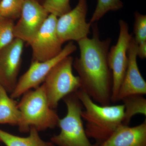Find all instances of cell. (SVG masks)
Masks as SVG:
<instances>
[{"label": "cell", "instance_id": "cell-1", "mask_svg": "<svg viewBox=\"0 0 146 146\" xmlns=\"http://www.w3.org/2000/svg\"><path fill=\"white\" fill-rule=\"evenodd\" d=\"M93 36L78 42L80 56L73 61V67L78 74L81 87L98 104L110 105L112 97V78L108 56L110 38L101 40L97 23L92 24Z\"/></svg>", "mask_w": 146, "mask_h": 146}, {"label": "cell", "instance_id": "cell-2", "mask_svg": "<svg viewBox=\"0 0 146 146\" xmlns=\"http://www.w3.org/2000/svg\"><path fill=\"white\" fill-rule=\"evenodd\" d=\"M75 94L84 108L81 116L86 122L84 128L86 135L96 141V145L106 141L123 125V105H100L81 90L79 89Z\"/></svg>", "mask_w": 146, "mask_h": 146}, {"label": "cell", "instance_id": "cell-3", "mask_svg": "<svg viewBox=\"0 0 146 146\" xmlns=\"http://www.w3.org/2000/svg\"><path fill=\"white\" fill-rule=\"evenodd\" d=\"M18 103L22 116L19 130L29 132L34 127L38 131H43L57 126L59 117L54 109L50 107L43 84L34 90L27 91Z\"/></svg>", "mask_w": 146, "mask_h": 146}, {"label": "cell", "instance_id": "cell-4", "mask_svg": "<svg viewBox=\"0 0 146 146\" xmlns=\"http://www.w3.org/2000/svg\"><path fill=\"white\" fill-rule=\"evenodd\" d=\"M63 100L67 114L59 119L58 126L60 133L52 136L51 142L57 146H96L91 144L85 132L81 116L83 106L75 93Z\"/></svg>", "mask_w": 146, "mask_h": 146}, {"label": "cell", "instance_id": "cell-5", "mask_svg": "<svg viewBox=\"0 0 146 146\" xmlns=\"http://www.w3.org/2000/svg\"><path fill=\"white\" fill-rule=\"evenodd\" d=\"M74 58L69 56L59 61L51 69L43 82L50 107L57 108L59 102L80 89L78 76L73 72Z\"/></svg>", "mask_w": 146, "mask_h": 146}, {"label": "cell", "instance_id": "cell-6", "mask_svg": "<svg viewBox=\"0 0 146 146\" xmlns=\"http://www.w3.org/2000/svg\"><path fill=\"white\" fill-rule=\"evenodd\" d=\"M77 50L72 42L63 48L59 54L50 60L44 61H32L27 70L18 79L15 89L10 97L16 99L22 96L27 91L40 86L54 66L63 58L69 56Z\"/></svg>", "mask_w": 146, "mask_h": 146}, {"label": "cell", "instance_id": "cell-7", "mask_svg": "<svg viewBox=\"0 0 146 146\" xmlns=\"http://www.w3.org/2000/svg\"><path fill=\"white\" fill-rule=\"evenodd\" d=\"M119 33L116 45L109 50L108 60L112 78L111 102H117L118 92L124 76L128 63L127 52L133 35L129 32L128 24L123 20L119 21Z\"/></svg>", "mask_w": 146, "mask_h": 146}, {"label": "cell", "instance_id": "cell-8", "mask_svg": "<svg viewBox=\"0 0 146 146\" xmlns=\"http://www.w3.org/2000/svg\"><path fill=\"white\" fill-rule=\"evenodd\" d=\"M87 11V0H78L74 8L58 18L56 32L63 44L68 41L78 42L88 37L92 25L86 21Z\"/></svg>", "mask_w": 146, "mask_h": 146}, {"label": "cell", "instance_id": "cell-9", "mask_svg": "<svg viewBox=\"0 0 146 146\" xmlns=\"http://www.w3.org/2000/svg\"><path fill=\"white\" fill-rule=\"evenodd\" d=\"M58 17L49 14L34 38L28 44L32 51V61L50 60L59 54L63 43L58 36L56 24Z\"/></svg>", "mask_w": 146, "mask_h": 146}, {"label": "cell", "instance_id": "cell-10", "mask_svg": "<svg viewBox=\"0 0 146 146\" xmlns=\"http://www.w3.org/2000/svg\"><path fill=\"white\" fill-rule=\"evenodd\" d=\"M49 15L42 0H25L18 22L15 24V38L29 44Z\"/></svg>", "mask_w": 146, "mask_h": 146}, {"label": "cell", "instance_id": "cell-11", "mask_svg": "<svg viewBox=\"0 0 146 146\" xmlns=\"http://www.w3.org/2000/svg\"><path fill=\"white\" fill-rule=\"evenodd\" d=\"M25 42L15 38L0 51V84L11 94L18 81Z\"/></svg>", "mask_w": 146, "mask_h": 146}, {"label": "cell", "instance_id": "cell-12", "mask_svg": "<svg viewBox=\"0 0 146 146\" xmlns=\"http://www.w3.org/2000/svg\"><path fill=\"white\" fill-rule=\"evenodd\" d=\"M137 44L133 36L128 49L127 68L119 89L117 102L130 96L146 94V82L137 63Z\"/></svg>", "mask_w": 146, "mask_h": 146}, {"label": "cell", "instance_id": "cell-13", "mask_svg": "<svg viewBox=\"0 0 146 146\" xmlns=\"http://www.w3.org/2000/svg\"><path fill=\"white\" fill-rule=\"evenodd\" d=\"M96 146H146V121L134 127L121 125L106 141Z\"/></svg>", "mask_w": 146, "mask_h": 146}, {"label": "cell", "instance_id": "cell-14", "mask_svg": "<svg viewBox=\"0 0 146 146\" xmlns=\"http://www.w3.org/2000/svg\"><path fill=\"white\" fill-rule=\"evenodd\" d=\"M22 123V114L18 103L0 84V124L18 126L19 128Z\"/></svg>", "mask_w": 146, "mask_h": 146}, {"label": "cell", "instance_id": "cell-15", "mask_svg": "<svg viewBox=\"0 0 146 146\" xmlns=\"http://www.w3.org/2000/svg\"><path fill=\"white\" fill-rule=\"evenodd\" d=\"M39 132L35 128L31 127L28 136L21 137L0 129V142L6 146H55L51 141L43 140Z\"/></svg>", "mask_w": 146, "mask_h": 146}, {"label": "cell", "instance_id": "cell-16", "mask_svg": "<svg viewBox=\"0 0 146 146\" xmlns=\"http://www.w3.org/2000/svg\"><path fill=\"white\" fill-rule=\"evenodd\" d=\"M124 107L123 125H128L131 118L137 114L146 115V100L143 95H133L122 100Z\"/></svg>", "mask_w": 146, "mask_h": 146}, {"label": "cell", "instance_id": "cell-17", "mask_svg": "<svg viewBox=\"0 0 146 146\" xmlns=\"http://www.w3.org/2000/svg\"><path fill=\"white\" fill-rule=\"evenodd\" d=\"M123 6L121 0H98L96 8L89 23H97L107 12L120 10Z\"/></svg>", "mask_w": 146, "mask_h": 146}, {"label": "cell", "instance_id": "cell-18", "mask_svg": "<svg viewBox=\"0 0 146 146\" xmlns=\"http://www.w3.org/2000/svg\"><path fill=\"white\" fill-rule=\"evenodd\" d=\"M25 0H0V17L14 20L18 19Z\"/></svg>", "mask_w": 146, "mask_h": 146}, {"label": "cell", "instance_id": "cell-19", "mask_svg": "<svg viewBox=\"0 0 146 146\" xmlns=\"http://www.w3.org/2000/svg\"><path fill=\"white\" fill-rule=\"evenodd\" d=\"M14 21L0 17V51L13 42L14 35Z\"/></svg>", "mask_w": 146, "mask_h": 146}, {"label": "cell", "instance_id": "cell-20", "mask_svg": "<svg viewBox=\"0 0 146 146\" xmlns=\"http://www.w3.org/2000/svg\"><path fill=\"white\" fill-rule=\"evenodd\" d=\"M70 0H42V3L49 14L60 17L72 9Z\"/></svg>", "mask_w": 146, "mask_h": 146}, {"label": "cell", "instance_id": "cell-21", "mask_svg": "<svg viewBox=\"0 0 146 146\" xmlns=\"http://www.w3.org/2000/svg\"><path fill=\"white\" fill-rule=\"evenodd\" d=\"M134 19L133 38L138 44L146 42V16L136 12L134 13Z\"/></svg>", "mask_w": 146, "mask_h": 146}, {"label": "cell", "instance_id": "cell-22", "mask_svg": "<svg viewBox=\"0 0 146 146\" xmlns=\"http://www.w3.org/2000/svg\"><path fill=\"white\" fill-rule=\"evenodd\" d=\"M137 56L141 59H145L146 57V42L137 44Z\"/></svg>", "mask_w": 146, "mask_h": 146}]
</instances>
